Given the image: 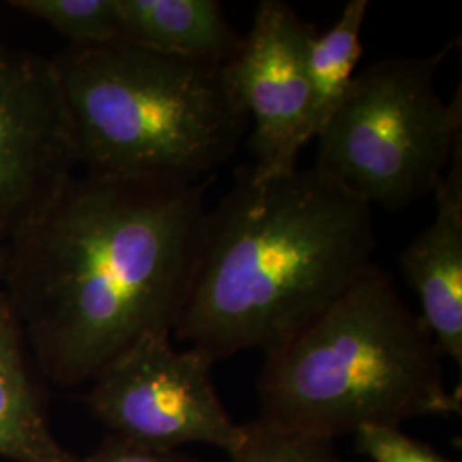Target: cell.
I'll use <instances>...</instances> for the list:
<instances>
[{"label": "cell", "instance_id": "6da1fadb", "mask_svg": "<svg viewBox=\"0 0 462 462\" xmlns=\"http://www.w3.org/2000/svg\"><path fill=\"white\" fill-rule=\"evenodd\" d=\"M206 187L74 173L11 240L2 291L45 379L81 385L139 339L173 334Z\"/></svg>", "mask_w": 462, "mask_h": 462}, {"label": "cell", "instance_id": "7a4b0ae2", "mask_svg": "<svg viewBox=\"0 0 462 462\" xmlns=\"http://www.w3.org/2000/svg\"><path fill=\"white\" fill-rule=\"evenodd\" d=\"M374 213L319 170L245 173L206 215L173 334L213 362L265 355L322 314L368 265Z\"/></svg>", "mask_w": 462, "mask_h": 462}, {"label": "cell", "instance_id": "3957f363", "mask_svg": "<svg viewBox=\"0 0 462 462\" xmlns=\"http://www.w3.org/2000/svg\"><path fill=\"white\" fill-rule=\"evenodd\" d=\"M442 353L379 265H368L329 307L265 355L261 416L334 442L364 427H401L461 416L444 379Z\"/></svg>", "mask_w": 462, "mask_h": 462}, {"label": "cell", "instance_id": "277c9868", "mask_svg": "<svg viewBox=\"0 0 462 462\" xmlns=\"http://www.w3.org/2000/svg\"><path fill=\"white\" fill-rule=\"evenodd\" d=\"M86 173L144 182H202L230 160L248 116L221 66L131 42L69 45L51 59Z\"/></svg>", "mask_w": 462, "mask_h": 462}, {"label": "cell", "instance_id": "5b68a950", "mask_svg": "<svg viewBox=\"0 0 462 462\" xmlns=\"http://www.w3.org/2000/svg\"><path fill=\"white\" fill-rule=\"evenodd\" d=\"M452 47L356 72L317 135L315 170L370 208L404 209L433 192L462 141L461 86L447 103L435 84Z\"/></svg>", "mask_w": 462, "mask_h": 462}, {"label": "cell", "instance_id": "8992f818", "mask_svg": "<svg viewBox=\"0 0 462 462\" xmlns=\"http://www.w3.org/2000/svg\"><path fill=\"white\" fill-rule=\"evenodd\" d=\"M171 334H149L106 365L84 396L91 414L118 439L180 450L209 446L231 456L245 437L217 396L215 362Z\"/></svg>", "mask_w": 462, "mask_h": 462}, {"label": "cell", "instance_id": "52a82bcc", "mask_svg": "<svg viewBox=\"0 0 462 462\" xmlns=\"http://www.w3.org/2000/svg\"><path fill=\"white\" fill-rule=\"evenodd\" d=\"M79 166L51 59L0 43V244H11Z\"/></svg>", "mask_w": 462, "mask_h": 462}, {"label": "cell", "instance_id": "ba28073f", "mask_svg": "<svg viewBox=\"0 0 462 462\" xmlns=\"http://www.w3.org/2000/svg\"><path fill=\"white\" fill-rule=\"evenodd\" d=\"M315 34L290 4L264 0L247 36L221 66L231 97L254 120L248 168L254 179L291 173L300 151L312 141L309 53Z\"/></svg>", "mask_w": 462, "mask_h": 462}, {"label": "cell", "instance_id": "9c48e42d", "mask_svg": "<svg viewBox=\"0 0 462 462\" xmlns=\"http://www.w3.org/2000/svg\"><path fill=\"white\" fill-rule=\"evenodd\" d=\"M435 217L401 254L421 320L442 356L462 365V141L435 190Z\"/></svg>", "mask_w": 462, "mask_h": 462}, {"label": "cell", "instance_id": "30bf717a", "mask_svg": "<svg viewBox=\"0 0 462 462\" xmlns=\"http://www.w3.org/2000/svg\"><path fill=\"white\" fill-rule=\"evenodd\" d=\"M32 364L19 320L0 288V457L11 462H69L72 454L50 427Z\"/></svg>", "mask_w": 462, "mask_h": 462}, {"label": "cell", "instance_id": "8fae6325", "mask_svg": "<svg viewBox=\"0 0 462 462\" xmlns=\"http://www.w3.org/2000/svg\"><path fill=\"white\" fill-rule=\"evenodd\" d=\"M125 42L200 64L223 66L242 43L216 0H118Z\"/></svg>", "mask_w": 462, "mask_h": 462}, {"label": "cell", "instance_id": "7c38bea8", "mask_svg": "<svg viewBox=\"0 0 462 462\" xmlns=\"http://www.w3.org/2000/svg\"><path fill=\"white\" fill-rule=\"evenodd\" d=\"M366 11V0H351L329 32L315 34L309 53V127L312 139H317L334 116L356 76L364 53L362 30Z\"/></svg>", "mask_w": 462, "mask_h": 462}, {"label": "cell", "instance_id": "4fadbf2b", "mask_svg": "<svg viewBox=\"0 0 462 462\" xmlns=\"http://www.w3.org/2000/svg\"><path fill=\"white\" fill-rule=\"evenodd\" d=\"M7 4L47 23L74 47L125 42L118 0H11Z\"/></svg>", "mask_w": 462, "mask_h": 462}, {"label": "cell", "instance_id": "5bb4252c", "mask_svg": "<svg viewBox=\"0 0 462 462\" xmlns=\"http://www.w3.org/2000/svg\"><path fill=\"white\" fill-rule=\"evenodd\" d=\"M231 462H345L329 440L301 435L257 418L245 425V437Z\"/></svg>", "mask_w": 462, "mask_h": 462}, {"label": "cell", "instance_id": "9a60e30c", "mask_svg": "<svg viewBox=\"0 0 462 462\" xmlns=\"http://www.w3.org/2000/svg\"><path fill=\"white\" fill-rule=\"evenodd\" d=\"M358 454L370 462H452L411 439L401 427H364L353 433Z\"/></svg>", "mask_w": 462, "mask_h": 462}, {"label": "cell", "instance_id": "2e32d148", "mask_svg": "<svg viewBox=\"0 0 462 462\" xmlns=\"http://www.w3.org/2000/svg\"><path fill=\"white\" fill-rule=\"evenodd\" d=\"M69 462H199L182 450H165L134 444L110 435L86 456H70Z\"/></svg>", "mask_w": 462, "mask_h": 462}, {"label": "cell", "instance_id": "e0dca14e", "mask_svg": "<svg viewBox=\"0 0 462 462\" xmlns=\"http://www.w3.org/2000/svg\"><path fill=\"white\" fill-rule=\"evenodd\" d=\"M7 259H9V244H0V288H2L4 276H5Z\"/></svg>", "mask_w": 462, "mask_h": 462}]
</instances>
